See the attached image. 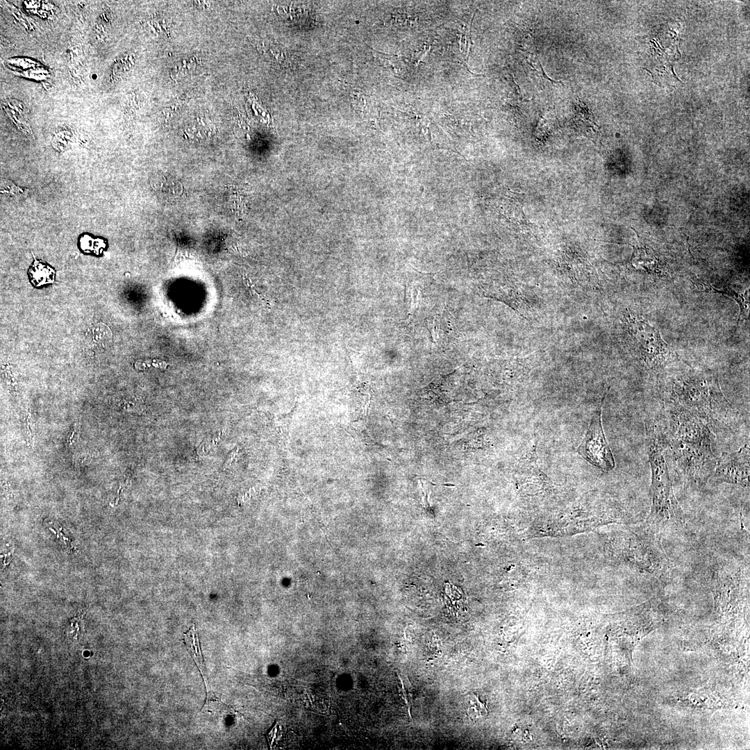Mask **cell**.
I'll return each mask as SVG.
<instances>
[{
  "mask_svg": "<svg viewBox=\"0 0 750 750\" xmlns=\"http://www.w3.org/2000/svg\"><path fill=\"white\" fill-rule=\"evenodd\" d=\"M662 393L695 415L712 433L731 431L738 414L724 395L718 377L707 372L677 373Z\"/></svg>",
  "mask_w": 750,
  "mask_h": 750,
  "instance_id": "cell-1",
  "label": "cell"
},
{
  "mask_svg": "<svg viewBox=\"0 0 750 750\" xmlns=\"http://www.w3.org/2000/svg\"><path fill=\"white\" fill-rule=\"evenodd\" d=\"M647 453L651 472V509L644 523L660 535L682 528L685 515L679 505L672 487L665 445L653 432L646 430Z\"/></svg>",
  "mask_w": 750,
  "mask_h": 750,
  "instance_id": "cell-2",
  "label": "cell"
},
{
  "mask_svg": "<svg viewBox=\"0 0 750 750\" xmlns=\"http://www.w3.org/2000/svg\"><path fill=\"white\" fill-rule=\"evenodd\" d=\"M660 401L658 410L647 417L645 426L665 445L672 440L711 444L712 433L695 415L663 394Z\"/></svg>",
  "mask_w": 750,
  "mask_h": 750,
  "instance_id": "cell-3",
  "label": "cell"
},
{
  "mask_svg": "<svg viewBox=\"0 0 750 750\" xmlns=\"http://www.w3.org/2000/svg\"><path fill=\"white\" fill-rule=\"evenodd\" d=\"M665 451L670 458L673 470L688 487L693 489L704 487L714 473L717 460L709 443L672 440L667 443Z\"/></svg>",
  "mask_w": 750,
  "mask_h": 750,
  "instance_id": "cell-4",
  "label": "cell"
},
{
  "mask_svg": "<svg viewBox=\"0 0 750 750\" xmlns=\"http://www.w3.org/2000/svg\"><path fill=\"white\" fill-rule=\"evenodd\" d=\"M626 558L640 572L658 578L666 577L672 564L661 544V535L644 524L628 534Z\"/></svg>",
  "mask_w": 750,
  "mask_h": 750,
  "instance_id": "cell-5",
  "label": "cell"
},
{
  "mask_svg": "<svg viewBox=\"0 0 750 750\" xmlns=\"http://www.w3.org/2000/svg\"><path fill=\"white\" fill-rule=\"evenodd\" d=\"M629 329L640 362L647 369L658 371L669 362L671 352L657 328L632 317Z\"/></svg>",
  "mask_w": 750,
  "mask_h": 750,
  "instance_id": "cell-6",
  "label": "cell"
},
{
  "mask_svg": "<svg viewBox=\"0 0 750 750\" xmlns=\"http://www.w3.org/2000/svg\"><path fill=\"white\" fill-rule=\"evenodd\" d=\"M601 404L592 415L578 452L591 464L608 472L614 468L615 460L602 428Z\"/></svg>",
  "mask_w": 750,
  "mask_h": 750,
  "instance_id": "cell-7",
  "label": "cell"
},
{
  "mask_svg": "<svg viewBox=\"0 0 750 750\" xmlns=\"http://www.w3.org/2000/svg\"><path fill=\"white\" fill-rule=\"evenodd\" d=\"M749 458L747 444L735 452L723 453L717 461L712 477L718 482L749 487Z\"/></svg>",
  "mask_w": 750,
  "mask_h": 750,
  "instance_id": "cell-8",
  "label": "cell"
},
{
  "mask_svg": "<svg viewBox=\"0 0 750 750\" xmlns=\"http://www.w3.org/2000/svg\"><path fill=\"white\" fill-rule=\"evenodd\" d=\"M183 636L184 642L186 645V648L189 651L190 654L191 655L192 658L194 660L203 677L205 687L206 689V697H210L211 695H213V693L212 692L210 687L208 686V682L206 676L203 658L200 648L198 634L194 628V626L193 625L187 633H184Z\"/></svg>",
  "mask_w": 750,
  "mask_h": 750,
  "instance_id": "cell-9",
  "label": "cell"
},
{
  "mask_svg": "<svg viewBox=\"0 0 750 750\" xmlns=\"http://www.w3.org/2000/svg\"><path fill=\"white\" fill-rule=\"evenodd\" d=\"M55 274L53 268L44 262L37 260L35 257L28 271L29 279L35 287L53 283L55 280Z\"/></svg>",
  "mask_w": 750,
  "mask_h": 750,
  "instance_id": "cell-10",
  "label": "cell"
},
{
  "mask_svg": "<svg viewBox=\"0 0 750 750\" xmlns=\"http://www.w3.org/2000/svg\"><path fill=\"white\" fill-rule=\"evenodd\" d=\"M7 105L12 109L7 107L6 109L8 115L13 122L26 134H32L31 128L28 119L26 107L22 103L20 108L17 109L16 101H8Z\"/></svg>",
  "mask_w": 750,
  "mask_h": 750,
  "instance_id": "cell-11",
  "label": "cell"
},
{
  "mask_svg": "<svg viewBox=\"0 0 750 750\" xmlns=\"http://www.w3.org/2000/svg\"><path fill=\"white\" fill-rule=\"evenodd\" d=\"M705 289L712 290L715 292H719L724 294L733 299H735L738 303L740 309V318L747 317L749 314V291L747 290L744 294H739L732 289L728 288H716L712 287L710 285H704Z\"/></svg>",
  "mask_w": 750,
  "mask_h": 750,
  "instance_id": "cell-12",
  "label": "cell"
},
{
  "mask_svg": "<svg viewBox=\"0 0 750 750\" xmlns=\"http://www.w3.org/2000/svg\"><path fill=\"white\" fill-rule=\"evenodd\" d=\"M1 193L10 198L19 200L24 199L28 194V190L16 185L8 179H1Z\"/></svg>",
  "mask_w": 750,
  "mask_h": 750,
  "instance_id": "cell-13",
  "label": "cell"
}]
</instances>
